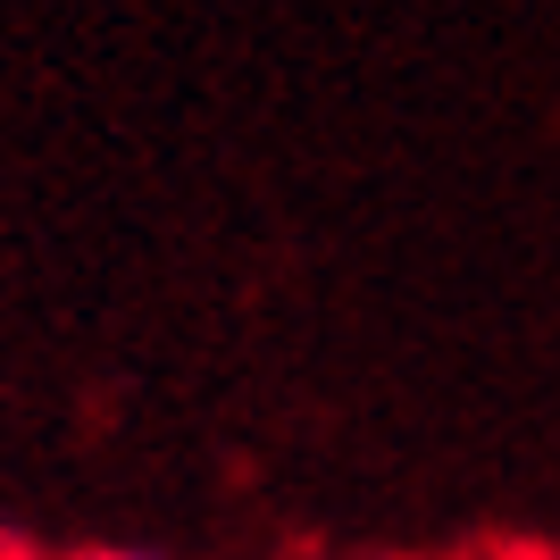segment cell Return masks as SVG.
<instances>
[{
	"instance_id": "cell-1",
	"label": "cell",
	"mask_w": 560,
	"mask_h": 560,
	"mask_svg": "<svg viewBox=\"0 0 560 560\" xmlns=\"http://www.w3.org/2000/svg\"><path fill=\"white\" fill-rule=\"evenodd\" d=\"M75 560H151V552H126V544H117V552H75Z\"/></svg>"
}]
</instances>
